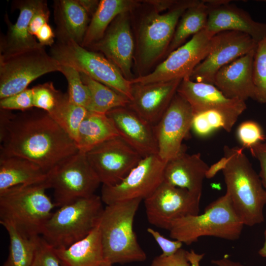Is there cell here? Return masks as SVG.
I'll list each match as a JSON object with an SVG mask.
<instances>
[{
	"instance_id": "44",
	"label": "cell",
	"mask_w": 266,
	"mask_h": 266,
	"mask_svg": "<svg viewBox=\"0 0 266 266\" xmlns=\"http://www.w3.org/2000/svg\"><path fill=\"white\" fill-rule=\"evenodd\" d=\"M249 150L259 163L260 172L259 175L266 191V141L251 147Z\"/></svg>"
},
{
	"instance_id": "46",
	"label": "cell",
	"mask_w": 266,
	"mask_h": 266,
	"mask_svg": "<svg viewBox=\"0 0 266 266\" xmlns=\"http://www.w3.org/2000/svg\"><path fill=\"white\" fill-rule=\"evenodd\" d=\"M228 158L224 156L216 163L209 166L205 174V178H211L220 170H223L227 166Z\"/></svg>"
},
{
	"instance_id": "33",
	"label": "cell",
	"mask_w": 266,
	"mask_h": 266,
	"mask_svg": "<svg viewBox=\"0 0 266 266\" xmlns=\"http://www.w3.org/2000/svg\"><path fill=\"white\" fill-rule=\"evenodd\" d=\"M240 115L221 109L194 113L191 129L199 136L205 137L219 129L230 132Z\"/></svg>"
},
{
	"instance_id": "40",
	"label": "cell",
	"mask_w": 266,
	"mask_h": 266,
	"mask_svg": "<svg viewBox=\"0 0 266 266\" xmlns=\"http://www.w3.org/2000/svg\"><path fill=\"white\" fill-rule=\"evenodd\" d=\"M33 89H27L15 95L0 99L1 109L20 111H26L33 107Z\"/></svg>"
},
{
	"instance_id": "28",
	"label": "cell",
	"mask_w": 266,
	"mask_h": 266,
	"mask_svg": "<svg viewBox=\"0 0 266 266\" xmlns=\"http://www.w3.org/2000/svg\"><path fill=\"white\" fill-rule=\"evenodd\" d=\"M139 0H101L91 18L81 46L88 48L103 37L106 29L119 14L130 12Z\"/></svg>"
},
{
	"instance_id": "1",
	"label": "cell",
	"mask_w": 266,
	"mask_h": 266,
	"mask_svg": "<svg viewBox=\"0 0 266 266\" xmlns=\"http://www.w3.org/2000/svg\"><path fill=\"white\" fill-rule=\"evenodd\" d=\"M0 156L24 158L48 173L78 151L75 142L45 111L0 109Z\"/></svg>"
},
{
	"instance_id": "5",
	"label": "cell",
	"mask_w": 266,
	"mask_h": 266,
	"mask_svg": "<svg viewBox=\"0 0 266 266\" xmlns=\"http://www.w3.org/2000/svg\"><path fill=\"white\" fill-rule=\"evenodd\" d=\"M47 180L21 185L0 193V222L8 223L22 235L32 238L41 235L51 216L54 202L46 194Z\"/></svg>"
},
{
	"instance_id": "18",
	"label": "cell",
	"mask_w": 266,
	"mask_h": 266,
	"mask_svg": "<svg viewBox=\"0 0 266 266\" xmlns=\"http://www.w3.org/2000/svg\"><path fill=\"white\" fill-rule=\"evenodd\" d=\"M227 0H206L209 7L205 29L214 34L235 31L249 35L257 43L266 38V23L253 20L246 11Z\"/></svg>"
},
{
	"instance_id": "37",
	"label": "cell",
	"mask_w": 266,
	"mask_h": 266,
	"mask_svg": "<svg viewBox=\"0 0 266 266\" xmlns=\"http://www.w3.org/2000/svg\"><path fill=\"white\" fill-rule=\"evenodd\" d=\"M34 108L51 114L63 98L64 94L55 87L53 82H47L32 88Z\"/></svg>"
},
{
	"instance_id": "15",
	"label": "cell",
	"mask_w": 266,
	"mask_h": 266,
	"mask_svg": "<svg viewBox=\"0 0 266 266\" xmlns=\"http://www.w3.org/2000/svg\"><path fill=\"white\" fill-rule=\"evenodd\" d=\"M257 43L249 35L235 31H223L212 38L210 51L194 69L191 80L213 84L217 72L225 65L256 49Z\"/></svg>"
},
{
	"instance_id": "29",
	"label": "cell",
	"mask_w": 266,
	"mask_h": 266,
	"mask_svg": "<svg viewBox=\"0 0 266 266\" xmlns=\"http://www.w3.org/2000/svg\"><path fill=\"white\" fill-rule=\"evenodd\" d=\"M119 136L106 114L88 112L79 128L76 141L78 151L87 153L100 144Z\"/></svg>"
},
{
	"instance_id": "27",
	"label": "cell",
	"mask_w": 266,
	"mask_h": 266,
	"mask_svg": "<svg viewBox=\"0 0 266 266\" xmlns=\"http://www.w3.org/2000/svg\"><path fill=\"white\" fill-rule=\"evenodd\" d=\"M47 173L39 166L23 158L0 156V193L21 185L41 183Z\"/></svg>"
},
{
	"instance_id": "7",
	"label": "cell",
	"mask_w": 266,
	"mask_h": 266,
	"mask_svg": "<svg viewBox=\"0 0 266 266\" xmlns=\"http://www.w3.org/2000/svg\"><path fill=\"white\" fill-rule=\"evenodd\" d=\"M95 194L60 207L45 224L42 238L54 248H66L87 236L99 224L104 209Z\"/></svg>"
},
{
	"instance_id": "19",
	"label": "cell",
	"mask_w": 266,
	"mask_h": 266,
	"mask_svg": "<svg viewBox=\"0 0 266 266\" xmlns=\"http://www.w3.org/2000/svg\"><path fill=\"white\" fill-rule=\"evenodd\" d=\"M181 81L132 84V98L128 107L154 126L177 93Z\"/></svg>"
},
{
	"instance_id": "48",
	"label": "cell",
	"mask_w": 266,
	"mask_h": 266,
	"mask_svg": "<svg viewBox=\"0 0 266 266\" xmlns=\"http://www.w3.org/2000/svg\"><path fill=\"white\" fill-rule=\"evenodd\" d=\"M187 256L191 266H200V262L204 256V254H198L194 250L187 251Z\"/></svg>"
},
{
	"instance_id": "8",
	"label": "cell",
	"mask_w": 266,
	"mask_h": 266,
	"mask_svg": "<svg viewBox=\"0 0 266 266\" xmlns=\"http://www.w3.org/2000/svg\"><path fill=\"white\" fill-rule=\"evenodd\" d=\"M49 54L60 65L71 67L131 100V81L101 53L68 40L56 41L51 47Z\"/></svg>"
},
{
	"instance_id": "35",
	"label": "cell",
	"mask_w": 266,
	"mask_h": 266,
	"mask_svg": "<svg viewBox=\"0 0 266 266\" xmlns=\"http://www.w3.org/2000/svg\"><path fill=\"white\" fill-rule=\"evenodd\" d=\"M59 72L67 80L69 100L88 110L91 101L90 94L88 87L82 80L80 73L71 67L62 65H61Z\"/></svg>"
},
{
	"instance_id": "11",
	"label": "cell",
	"mask_w": 266,
	"mask_h": 266,
	"mask_svg": "<svg viewBox=\"0 0 266 266\" xmlns=\"http://www.w3.org/2000/svg\"><path fill=\"white\" fill-rule=\"evenodd\" d=\"M205 29L170 53L150 73L136 77L132 84H147L189 78L196 66L208 55L213 36Z\"/></svg>"
},
{
	"instance_id": "49",
	"label": "cell",
	"mask_w": 266,
	"mask_h": 266,
	"mask_svg": "<svg viewBox=\"0 0 266 266\" xmlns=\"http://www.w3.org/2000/svg\"><path fill=\"white\" fill-rule=\"evenodd\" d=\"M211 263L217 266H245L238 262H235L227 258L213 260Z\"/></svg>"
},
{
	"instance_id": "3",
	"label": "cell",
	"mask_w": 266,
	"mask_h": 266,
	"mask_svg": "<svg viewBox=\"0 0 266 266\" xmlns=\"http://www.w3.org/2000/svg\"><path fill=\"white\" fill-rule=\"evenodd\" d=\"M242 147L225 146L228 158L222 170L227 193L237 214L244 225L253 226L264 221L266 191Z\"/></svg>"
},
{
	"instance_id": "21",
	"label": "cell",
	"mask_w": 266,
	"mask_h": 266,
	"mask_svg": "<svg viewBox=\"0 0 266 266\" xmlns=\"http://www.w3.org/2000/svg\"><path fill=\"white\" fill-rule=\"evenodd\" d=\"M255 49L225 65L216 73L213 85L226 97L244 101L248 99L256 100L253 77Z\"/></svg>"
},
{
	"instance_id": "30",
	"label": "cell",
	"mask_w": 266,
	"mask_h": 266,
	"mask_svg": "<svg viewBox=\"0 0 266 266\" xmlns=\"http://www.w3.org/2000/svg\"><path fill=\"white\" fill-rule=\"evenodd\" d=\"M208 12L209 7L206 0H198L185 10L176 26L165 58L184 44L190 36L206 28Z\"/></svg>"
},
{
	"instance_id": "6",
	"label": "cell",
	"mask_w": 266,
	"mask_h": 266,
	"mask_svg": "<svg viewBox=\"0 0 266 266\" xmlns=\"http://www.w3.org/2000/svg\"><path fill=\"white\" fill-rule=\"evenodd\" d=\"M244 226L226 193L208 205L202 214L175 220L168 231L171 238L190 245L205 236L237 240Z\"/></svg>"
},
{
	"instance_id": "41",
	"label": "cell",
	"mask_w": 266,
	"mask_h": 266,
	"mask_svg": "<svg viewBox=\"0 0 266 266\" xmlns=\"http://www.w3.org/2000/svg\"><path fill=\"white\" fill-rule=\"evenodd\" d=\"M151 266H191L187 256V251L181 248L170 256L162 255L156 257Z\"/></svg>"
},
{
	"instance_id": "45",
	"label": "cell",
	"mask_w": 266,
	"mask_h": 266,
	"mask_svg": "<svg viewBox=\"0 0 266 266\" xmlns=\"http://www.w3.org/2000/svg\"><path fill=\"white\" fill-rule=\"evenodd\" d=\"M35 37L38 43L42 46L51 47L55 43L56 35L48 23L45 24L37 32Z\"/></svg>"
},
{
	"instance_id": "23",
	"label": "cell",
	"mask_w": 266,
	"mask_h": 266,
	"mask_svg": "<svg viewBox=\"0 0 266 266\" xmlns=\"http://www.w3.org/2000/svg\"><path fill=\"white\" fill-rule=\"evenodd\" d=\"M208 167L200 153L187 154L184 147L176 156L166 162L163 181L201 195L203 182Z\"/></svg>"
},
{
	"instance_id": "31",
	"label": "cell",
	"mask_w": 266,
	"mask_h": 266,
	"mask_svg": "<svg viewBox=\"0 0 266 266\" xmlns=\"http://www.w3.org/2000/svg\"><path fill=\"white\" fill-rule=\"evenodd\" d=\"M80 74L90 94L91 101L88 111L106 114L113 109L128 106L130 103L128 98L87 75Z\"/></svg>"
},
{
	"instance_id": "16",
	"label": "cell",
	"mask_w": 266,
	"mask_h": 266,
	"mask_svg": "<svg viewBox=\"0 0 266 266\" xmlns=\"http://www.w3.org/2000/svg\"><path fill=\"white\" fill-rule=\"evenodd\" d=\"M193 111L177 92L162 117L154 126L159 156L167 162L185 147L182 141L191 129Z\"/></svg>"
},
{
	"instance_id": "12",
	"label": "cell",
	"mask_w": 266,
	"mask_h": 266,
	"mask_svg": "<svg viewBox=\"0 0 266 266\" xmlns=\"http://www.w3.org/2000/svg\"><path fill=\"white\" fill-rule=\"evenodd\" d=\"M166 163L158 154L143 158L119 183L110 186L102 185L100 196L102 202L106 205L145 199L163 182Z\"/></svg>"
},
{
	"instance_id": "4",
	"label": "cell",
	"mask_w": 266,
	"mask_h": 266,
	"mask_svg": "<svg viewBox=\"0 0 266 266\" xmlns=\"http://www.w3.org/2000/svg\"><path fill=\"white\" fill-rule=\"evenodd\" d=\"M141 199L106 205L100 223L103 253L102 266L143 262L146 255L133 230V221Z\"/></svg>"
},
{
	"instance_id": "50",
	"label": "cell",
	"mask_w": 266,
	"mask_h": 266,
	"mask_svg": "<svg viewBox=\"0 0 266 266\" xmlns=\"http://www.w3.org/2000/svg\"><path fill=\"white\" fill-rule=\"evenodd\" d=\"M264 236L265 242L262 247L259 250L258 253L261 257L266 258V229L264 232Z\"/></svg>"
},
{
	"instance_id": "20",
	"label": "cell",
	"mask_w": 266,
	"mask_h": 266,
	"mask_svg": "<svg viewBox=\"0 0 266 266\" xmlns=\"http://www.w3.org/2000/svg\"><path fill=\"white\" fill-rule=\"evenodd\" d=\"M119 135L143 157L158 154L154 126L129 107L113 109L106 113Z\"/></svg>"
},
{
	"instance_id": "43",
	"label": "cell",
	"mask_w": 266,
	"mask_h": 266,
	"mask_svg": "<svg viewBox=\"0 0 266 266\" xmlns=\"http://www.w3.org/2000/svg\"><path fill=\"white\" fill-rule=\"evenodd\" d=\"M50 11L47 6V1L35 12L32 17L29 26V32L31 35L35 37L38 31L46 23H48Z\"/></svg>"
},
{
	"instance_id": "22",
	"label": "cell",
	"mask_w": 266,
	"mask_h": 266,
	"mask_svg": "<svg viewBox=\"0 0 266 266\" xmlns=\"http://www.w3.org/2000/svg\"><path fill=\"white\" fill-rule=\"evenodd\" d=\"M177 92L190 104L193 113L210 109H221L241 115L246 109L245 101L226 97L213 84L182 80Z\"/></svg>"
},
{
	"instance_id": "34",
	"label": "cell",
	"mask_w": 266,
	"mask_h": 266,
	"mask_svg": "<svg viewBox=\"0 0 266 266\" xmlns=\"http://www.w3.org/2000/svg\"><path fill=\"white\" fill-rule=\"evenodd\" d=\"M88 112L85 107L72 102L66 93L49 115L76 143L79 128Z\"/></svg>"
},
{
	"instance_id": "47",
	"label": "cell",
	"mask_w": 266,
	"mask_h": 266,
	"mask_svg": "<svg viewBox=\"0 0 266 266\" xmlns=\"http://www.w3.org/2000/svg\"><path fill=\"white\" fill-rule=\"evenodd\" d=\"M84 8L90 19L96 12L98 7L100 0H77Z\"/></svg>"
},
{
	"instance_id": "13",
	"label": "cell",
	"mask_w": 266,
	"mask_h": 266,
	"mask_svg": "<svg viewBox=\"0 0 266 266\" xmlns=\"http://www.w3.org/2000/svg\"><path fill=\"white\" fill-rule=\"evenodd\" d=\"M201 197L163 181L144 200L148 221L168 231L175 220L199 214Z\"/></svg>"
},
{
	"instance_id": "36",
	"label": "cell",
	"mask_w": 266,
	"mask_h": 266,
	"mask_svg": "<svg viewBox=\"0 0 266 266\" xmlns=\"http://www.w3.org/2000/svg\"><path fill=\"white\" fill-rule=\"evenodd\" d=\"M256 100L266 104V38L257 43L253 63Z\"/></svg>"
},
{
	"instance_id": "42",
	"label": "cell",
	"mask_w": 266,
	"mask_h": 266,
	"mask_svg": "<svg viewBox=\"0 0 266 266\" xmlns=\"http://www.w3.org/2000/svg\"><path fill=\"white\" fill-rule=\"evenodd\" d=\"M147 231L154 238L162 250V255L164 256H170L176 253L182 248L183 243L175 240H169L162 235L158 231L152 228H148Z\"/></svg>"
},
{
	"instance_id": "17",
	"label": "cell",
	"mask_w": 266,
	"mask_h": 266,
	"mask_svg": "<svg viewBox=\"0 0 266 266\" xmlns=\"http://www.w3.org/2000/svg\"><path fill=\"white\" fill-rule=\"evenodd\" d=\"M130 12L118 15L102 38L87 49L103 54L131 81L135 78L132 71L135 42Z\"/></svg>"
},
{
	"instance_id": "25",
	"label": "cell",
	"mask_w": 266,
	"mask_h": 266,
	"mask_svg": "<svg viewBox=\"0 0 266 266\" xmlns=\"http://www.w3.org/2000/svg\"><path fill=\"white\" fill-rule=\"evenodd\" d=\"M53 7L56 41L81 45L91 19L78 0H55Z\"/></svg>"
},
{
	"instance_id": "9",
	"label": "cell",
	"mask_w": 266,
	"mask_h": 266,
	"mask_svg": "<svg viewBox=\"0 0 266 266\" xmlns=\"http://www.w3.org/2000/svg\"><path fill=\"white\" fill-rule=\"evenodd\" d=\"M60 66L41 45L10 55H0V99L27 89L40 76L59 71Z\"/></svg>"
},
{
	"instance_id": "32",
	"label": "cell",
	"mask_w": 266,
	"mask_h": 266,
	"mask_svg": "<svg viewBox=\"0 0 266 266\" xmlns=\"http://www.w3.org/2000/svg\"><path fill=\"white\" fill-rule=\"evenodd\" d=\"M0 223L7 231L9 237L8 255L2 266H31L39 236L29 238L22 235L9 223Z\"/></svg>"
},
{
	"instance_id": "39",
	"label": "cell",
	"mask_w": 266,
	"mask_h": 266,
	"mask_svg": "<svg viewBox=\"0 0 266 266\" xmlns=\"http://www.w3.org/2000/svg\"><path fill=\"white\" fill-rule=\"evenodd\" d=\"M31 266H61L54 248L42 236L38 238L34 257Z\"/></svg>"
},
{
	"instance_id": "14",
	"label": "cell",
	"mask_w": 266,
	"mask_h": 266,
	"mask_svg": "<svg viewBox=\"0 0 266 266\" xmlns=\"http://www.w3.org/2000/svg\"><path fill=\"white\" fill-rule=\"evenodd\" d=\"M86 155L100 183L107 186L119 183L143 158L120 136L100 144Z\"/></svg>"
},
{
	"instance_id": "24",
	"label": "cell",
	"mask_w": 266,
	"mask_h": 266,
	"mask_svg": "<svg viewBox=\"0 0 266 266\" xmlns=\"http://www.w3.org/2000/svg\"><path fill=\"white\" fill-rule=\"evenodd\" d=\"M44 0H21L15 1L19 14L16 22L13 24L5 16L7 25L6 34H1L0 39V55L7 56L41 45L35 37L29 32L30 21L35 12L43 4Z\"/></svg>"
},
{
	"instance_id": "10",
	"label": "cell",
	"mask_w": 266,
	"mask_h": 266,
	"mask_svg": "<svg viewBox=\"0 0 266 266\" xmlns=\"http://www.w3.org/2000/svg\"><path fill=\"white\" fill-rule=\"evenodd\" d=\"M47 182L54 190V203L59 207L94 195L101 183L86 154L79 151L51 170Z\"/></svg>"
},
{
	"instance_id": "26",
	"label": "cell",
	"mask_w": 266,
	"mask_h": 266,
	"mask_svg": "<svg viewBox=\"0 0 266 266\" xmlns=\"http://www.w3.org/2000/svg\"><path fill=\"white\" fill-rule=\"evenodd\" d=\"M54 250L61 266H102L104 260L99 224L80 240Z\"/></svg>"
},
{
	"instance_id": "2",
	"label": "cell",
	"mask_w": 266,
	"mask_h": 266,
	"mask_svg": "<svg viewBox=\"0 0 266 266\" xmlns=\"http://www.w3.org/2000/svg\"><path fill=\"white\" fill-rule=\"evenodd\" d=\"M198 1L178 0L173 7L162 11L147 0H142L144 8L141 0L143 9L139 12L137 18L131 14L135 42L133 65L138 74L136 77L150 73L165 59L181 16Z\"/></svg>"
},
{
	"instance_id": "38",
	"label": "cell",
	"mask_w": 266,
	"mask_h": 266,
	"mask_svg": "<svg viewBox=\"0 0 266 266\" xmlns=\"http://www.w3.org/2000/svg\"><path fill=\"white\" fill-rule=\"evenodd\" d=\"M237 137L242 148L250 149L251 147L266 139L261 126L256 122L247 120L242 122L236 131Z\"/></svg>"
}]
</instances>
